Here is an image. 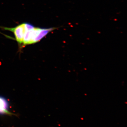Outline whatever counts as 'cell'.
Here are the masks:
<instances>
[{
    "label": "cell",
    "mask_w": 127,
    "mask_h": 127,
    "mask_svg": "<svg viewBox=\"0 0 127 127\" xmlns=\"http://www.w3.org/2000/svg\"><path fill=\"white\" fill-rule=\"evenodd\" d=\"M56 29V28H41L34 26L25 32L22 45H27L38 42L50 32Z\"/></svg>",
    "instance_id": "1"
},
{
    "label": "cell",
    "mask_w": 127,
    "mask_h": 127,
    "mask_svg": "<svg viewBox=\"0 0 127 127\" xmlns=\"http://www.w3.org/2000/svg\"><path fill=\"white\" fill-rule=\"evenodd\" d=\"M34 25L31 23H24L13 28L1 27L3 30L12 32L14 33L15 40L18 44L22 45L23 42V37L26 32L34 27Z\"/></svg>",
    "instance_id": "2"
},
{
    "label": "cell",
    "mask_w": 127,
    "mask_h": 127,
    "mask_svg": "<svg viewBox=\"0 0 127 127\" xmlns=\"http://www.w3.org/2000/svg\"><path fill=\"white\" fill-rule=\"evenodd\" d=\"M9 104L7 100L0 96V114L9 116L13 115V114L9 111Z\"/></svg>",
    "instance_id": "3"
}]
</instances>
